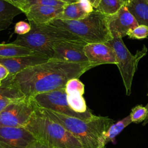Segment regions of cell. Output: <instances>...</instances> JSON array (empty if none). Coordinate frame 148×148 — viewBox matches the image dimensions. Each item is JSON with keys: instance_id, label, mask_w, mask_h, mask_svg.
<instances>
[{"instance_id": "obj_1", "label": "cell", "mask_w": 148, "mask_h": 148, "mask_svg": "<svg viewBox=\"0 0 148 148\" xmlns=\"http://www.w3.org/2000/svg\"><path fill=\"white\" fill-rule=\"evenodd\" d=\"M95 66L90 62L75 63L50 58L18 73L9 75L2 81L30 98L38 94L64 87L69 80L79 79Z\"/></svg>"}, {"instance_id": "obj_2", "label": "cell", "mask_w": 148, "mask_h": 148, "mask_svg": "<svg viewBox=\"0 0 148 148\" xmlns=\"http://www.w3.org/2000/svg\"><path fill=\"white\" fill-rule=\"evenodd\" d=\"M32 103L36 113L60 124L77 138L84 148H97L105 146L104 135L114 124L113 119L94 114L91 118L81 119L40 108Z\"/></svg>"}, {"instance_id": "obj_3", "label": "cell", "mask_w": 148, "mask_h": 148, "mask_svg": "<svg viewBox=\"0 0 148 148\" xmlns=\"http://www.w3.org/2000/svg\"><path fill=\"white\" fill-rule=\"evenodd\" d=\"M49 24L68 31L87 44L106 43L113 39L109 28L108 16L95 9L82 19H55Z\"/></svg>"}, {"instance_id": "obj_4", "label": "cell", "mask_w": 148, "mask_h": 148, "mask_svg": "<svg viewBox=\"0 0 148 148\" xmlns=\"http://www.w3.org/2000/svg\"><path fill=\"white\" fill-rule=\"evenodd\" d=\"M31 31L24 35H17L12 42L52 58L53 46L57 42L64 40H81L76 35L49 24H36L29 21Z\"/></svg>"}, {"instance_id": "obj_5", "label": "cell", "mask_w": 148, "mask_h": 148, "mask_svg": "<svg viewBox=\"0 0 148 148\" xmlns=\"http://www.w3.org/2000/svg\"><path fill=\"white\" fill-rule=\"evenodd\" d=\"M25 128L51 148H84L81 142L60 124L35 112Z\"/></svg>"}, {"instance_id": "obj_6", "label": "cell", "mask_w": 148, "mask_h": 148, "mask_svg": "<svg viewBox=\"0 0 148 148\" xmlns=\"http://www.w3.org/2000/svg\"><path fill=\"white\" fill-rule=\"evenodd\" d=\"M114 50L117 58V65L121 74L123 82L126 90V95L131 93V86L134 76L137 69L139 60L146 55L147 49L143 45L141 50H138L135 55H132L124 43L122 38H113L106 43Z\"/></svg>"}, {"instance_id": "obj_7", "label": "cell", "mask_w": 148, "mask_h": 148, "mask_svg": "<svg viewBox=\"0 0 148 148\" xmlns=\"http://www.w3.org/2000/svg\"><path fill=\"white\" fill-rule=\"evenodd\" d=\"M67 94L65 87L48 92L38 94L29 98L31 101L36 106L53 110L59 113L75 117L81 119L91 118L94 114L88 110L84 113H77L71 109L67 100Z\"/></svg>"}, {"instance_id": "obj_8", "label": "cell", "mask_w": 148, "mask_h": 148, "mask_svg": "<svg viewBox=\"0 0 148 148\" xmlns=\"http://www.w3.org/2000/svg\"><path fill=\"white\" fill-rule=\"evenodd\" d=\"M34 112V106L27 97L12 102L0 113V125L25 127Z\"/></svg>"}, {"instance_id": "obj_9", "label": "cell", "mask_w": 148, "mask_h": 148, "mask_svg": "<svg viewBox=\"0 0 148 148\" xmlns=\"http://www.w3.org/2000/svg\"><path fill=\"white\" fill-rule=\"evenodd\" d=\"M87 43L82 40H64L53 46L52 58L75 63L88 62L84 48Z\"/></svg>"}, {"instance_id": "obj_10", "label": "cell", "mask_w": 148, "mask_h": 148, "mask_svg": "<svg viewBox=\"0 0 148 148\" xmlns=\"http://www.w3.org/2000/svg\"><path fill=\"white\" fill-rule=\"evenodd\" d=\"M36 140L25 127L0 125V148H28Z\"/></svg>"}, {"instance_id": "obj_11", "label": "cell", "mask_w": 148, "mask_h": 148, "mask_svg": "<svg viewBox=\"0 0 148 148\" xmlns=\"http://www.w3.org/2000/svg\"><path fill=\"white\" fill-rule=\"evenodd\" d=\"M109 28L113 38H123L139 25L136 20L128 10L126 4L115 14L108 16Z\"/></svg>"}, {"instance_id": "obj_12", "label": "cell", "mask_w": 148, "mask_h": 148, "mask_svg": "<svg viewBox=\"0 0 148 148\" xmlns=\"http://www.w3.org/2000/svg\"><path fill=\"white\" fill-rule=\"evenodd\" d=\"M84 51L88 61L95 66L101 64L117 63L114 50L106 43L87 44Z\"/></svg>"}, {"instance_id": "obj_13", "label": "cell", "mask_w": 148, "mask_h": 148, "mask_svg": "<svg viewBox=\"0 0 148 148\" xmlns=\"http://www.w3.org/2000/svg\"><path fill=\"white\" fill-rule=\"evenodd\" d=\"M49 58L45 55L35 53L34 54L12 58H0V64L9 71V75H13L21 71L48 61Z\"/></svg>"}, {"instance_id": "obj_14", "label": "cell", "mask_w": 148, "mask_h": 148, "mask_svg": "<svg viewBox=\"0 0 148 148\" xmlns=\"http://www.w3.org/2000/svg\"><path fill=\"white\" fill-rule=\"evenodd\" d=\"M63 7L33 6L28 8L24 13L29 21L36 24H49L57 18L62 12Z\"/></svg>"}, {"instance_id": "obj_15", "label": "cell", "mask_w": 148, "mask_h": 148, "mask_svg": "<svg viewBox=\"0 0 148 148\" xmlns=\"http://www.w3.org/2000/svg\"><path fill=\"white\" fill-rule=\"evenodd\" d=\"M21 13H23V11L17 7L0 0V31L9 28L14 17Z\"/></svg>"}, {"instance_id": "obj_16", "label": "cell", "mask_w": 148, "mask_h": 148, "mask_svg": "<svg viewBox=\"0 0 148 148\" xmlns=\"http://www.w3.org/2000/svg\"><path fill=\"white\" fill-rule=\"evenodd\" d=\"M126 6L139 25L148 27V4L146 0H132Z\"/></svg>"}, {"instance_id": "obj_17", "label": "cell", "mask_w": 148, "mask_h": 148, "mask_svg": "<svg viewBox=\"0 0 148 148\" xmlns=\"http://www.w3.org/2000/svg\"><path fill=\"white\" fill-rule=\"evenodd\" d=\"M25 97L18 89L2 81V85L0 86V113L12 102Z\"/></svg>"}, {"instance_id": "obj_18", "label": "cell", "mask_w": 148, "mask_h": 148, "mask_svg": "<svg viewBox=\"0 0 148 148\" xmlns=\"http://www.w3.org/2000/svg\"><path fill=\"white\" fill-rule=\"evenodd\" d=\"M88 14L85 12L78 2L66 4L57 19L62 20H77L86 17Z\"/></svg>"}, {"instance_id": "obj_19", "label": "cell", "mask_w": 148, "mask_h": 148, "mask_svg": "<svg viewBox=\"0 0 148 148\" xmlns=\"http://www.w3.org/2000/svg\"><path fill=\"white\" fill-rule=\"evenodd\" d=\"M36 52L27 47L12 43L0 44V58H12L28 56Z\"/></svg>"}, {"instance_id": "obj_20", "label": "cell", "mask_w": 148, "mask_h": 148, "mask_svg": "<svg viewBox=\"0 0 148 148\" xmlns=\"http://www.w3.org/2000/svg\"><path fill=\"white\" fill-rule=\"evenodd\" d=\"M132 123L130 116H128L121 120L113 124L108 130L104 135V144L106 145L108 142L114 143L115 138L129 124Z\"/></svg>"}, {"instance_id": "obj_21", "label": "cell", "mask_w": 148, "mask_h": 148, "mask_svg": "<svg viewBox=\"0 0 148 148\" xmlns=\"http://www.w3.org/2000/svg\"><path fill=\"white\" fill-rule=\"evenodd\" d=\"M125 3L121 0H101L99 5L95 10L106 15L115 14Z\"/></svg>"}, {"instance_id": "obj_22", "label": "cell", "mask_w": 148, "mask_h": 148, "mask_svg": "<svg viewBox=\"0 0 148 148\" xmlns=\"http://www.w3.org/2000/svg\"><path fill=\"white\" fill-rule=\"evenodd\" d=\"M66 100L71 109L77 113H82L88 110L83 95L79 92L67 94Z\"/></svg>"}, {"instance_id": "obj_23", "label": "cell", "mask_w": 148, "mask_h": 148, "mask_svg": "<svg viewBox=\"0 0 148 148\" xmlns=\"http://www.w3.org/2000/svg\"><path fill=\"white\" fill-rule=\"evenodd\" d=\"M66 3L57 0H25V5L23 9V13L31 6H47L53 7H63Z\"/></svg>"}, {"instance_id": "obj_24", "label": "cell", "mask_w": 148, "mask_h": 148, "mask_svg": "<svg viewBox=\"0 0 148 148\" xmlns=\"http://www.w3.org/2000/svg\"><path fill=\"white\" fill-rule=\"evenodd\" d=\"M65 90L67 94L79 92L83 95L84 92V85L78 78H73L67 82L65 86Z\"/></svg>"}, {"instance_id": "obj_25", "label": "cell", "mask_w": 148, "mask_h": 148, "mask_svg": "<svg viewBox=\"0 0 148 148\" xmlns=\"http://www.w3.org/2000/svg\"><path fill=\"white\" fill-rule=\"evenodd\" d=\"M147 111L145 107L141 105H138L131 110L130 114L132 122L138 123L144 121L147 117Z\"/></svg>"}, {"instance_id": "obj_26", "label": "cell", "mask_w": 148, "mask_h": 148, "mask_svg": "<svg viewBox=\"0 0 148 148\" xmlns=\"http://www.w3.org/2000/svg\"><path fill=\"white\" fill-rule=\"evenodd\" d=\"M127 35L131 39H141L146 38L148 36V27L143 25H139L130 31Z\"/></svg>"}, {"instance_id": "obj_27", "label": "cell", "mask_w": 148, "mask_h": 148, "mask_svg": "<svg viewBox=\"0 0 148 148\" xmlns=\"http://www.w3.org/2000/svg\"><path fill=\"white\" fill-rule=\"evenodd\" d=\"M31 29L29 23L24 21H20L14 25V33L18 35H24L28 34Z\"/></svg>"}, {"instance_id": "obj_28", "label": "cell", "mask_w": 148, "mask_h": 148, "mask_svg": "<svg viewBox=\"0 0 148 148\" xmlns=\"http://www.w3.org/2000/svg\"><path fill=\"white\" fill-rule=\"evenodd\" d=\"M77 2L82 9L88 14L91 13L94 10L89 0H78Z\"/></svg>"}, {"instance_id": "obj_29", "label": "cell", "mask_w": 148, "mask_h": 148, "mask_svg": "<svg viewBox=\"0 0 148 148\" xmlns=\"http://www.w3.org/2000/svg\"><path fill=\"white\" fill-rule=\"evenodd\" d=\"M7 2H9L10 4L17 7L21 9L23 12V9L25 5V0H3Z\"/></svg>"}, {"instance_id": "obj_30", "label": "cell", "mask_w": 148, "mask_h": 148, "mask_svg": "<svg viewBox=\"0 0 148 148\" xmlns=\"http://www.w3.org/2000/svg\"><path fill=\"white\" fill-rule=\"evenodd\" d=\"M9 75L8 69L2 64H0V80H5Z\"/></svg>"}, {"instance_id": "obj_31", "label": "cell", "mask_w": 148, "mask_h": 148, "mask_svg": "<svg viewBox=\"0 0 148 148\" xmlns=\"http://www.w3.org/2000/svg\"><path fill=\"white\" fill-rule=\"evenodd\" d=\"M28 148H51L42 142L36 140L32 144H31Z\"/></svg>"}, {"instance_id": "obj_32", "label": "cell", "mask_w": 148, "mask_h": 148, "mask_svg": "<svg viewBox=\"0 0 148 148\" xmlns=\"http://www.w3.org/2000/svg\"><path fill=\"white\" fill-rule=\"evenodd\" d=\"M89 1L91 3V4L92 5V7L94 9H96L99 5L101 0H89Z\"/></svg>"}, {"instance_id": "obj_33", "label": "cell", "mask_w": 148, "mask_h": 148, "mask_svg": "<svg viewBox=\"0 0 148 148\" xmlns=\"http://www.w3.org/2000/svg\"><path fill=\"white\" fill-rule=\"evenodd\" d=\"M57 1H61V2H64L67 4L69 3H75V2H77L78 0H57Z\"/></svg>"}, {"instance_id": "obj_34", "label": "cell", "mask_w": 148, "mask_h": 148, "mask_svg": "<svg viewBox=\"0 0 148 148\" xmlns=\"http://www.w3.org/2000/svg\"><path fill=\"white\" fill-rule=\"evenodd\" d=\"M145 108H146V109H147V114L146 119L144 120V122H143V125H145L147 123H148V103L146 105Z\"/></svg>"}, {"instance_id": "obj_35", "label": "cell", "mask_w": 148, "mask_h": 148, "mask_svg": "<svg viewBox=\"0 0 148 148\" xmlns=\"http://www.w3.org/2000/svg\"><path fill=\"white\" fill-rule=\"evenodd\" d=\"M121 1H122L123 2H124L125 4H127V3H128V2H130V0H121Z\"/></svg>"}, {"instance_id": "obj_36", "label": "cell", "mask_w": 148, "mask_h": 148, "mask_svg": "<svg viewBox=\"0 0 148 148\" xmlns=\"http://www.w3.org/2000/svg\"><path fill=\"white\" fill-rule=\"evenodd\" d=\"M97 148H105V146H99V147H98Z\"/></svg>"}, {"instance_id": "obj_37", "label": "cell", "mask_w": 148, "mask_h": 148, "mask_svg": "<svg viewBox=\"0 0 148 148\" xmlns=\"http://www.w3.org/2000/svg\"><path fill=\"white\" fill-rule=\"evenodd\" d=\"M1 85H2V81L0 80V86H1Z\"/></svg>"}, {"instance_id": "obj_38", "label": "cell", "mask_w": 148, "mask_h": 148, "mask_svg": "<svg viewBox=\"0 0 148 148\" xmlns=\"http://www.w3.org/2000/svg\"><path fill=\"white\" fill-rule=\"evenodd\" d=\"M146 2H147V4H148V0H146Z\"/></svg>"}, {"instance_id": "obj_39", "label": "cell", "mask_w": 148, "mask_h": 148, "mask_svg": "<svg viewBox=\"0 0 148 148\" xmlns=\"http://www.w3.org/2000/svg\"><path fill=\"white\" fill-rule=\"evenodd\" d=\"M130 1H132V0H130Z\"/></svg>"}, {"instance_id": "obj_40", "label": "cell", "mask_w": 148, "mask_h": 148, "mask_svg": "<svg viewBox=\"0 0 148 148\" xmlns=\"http://www.w3.org/2000/svg\"><path fill=\"white\" fill-rule=\"evenodd\" d=\"M147 95H148V94H147Z\"/></svg>"}]
</instances>
